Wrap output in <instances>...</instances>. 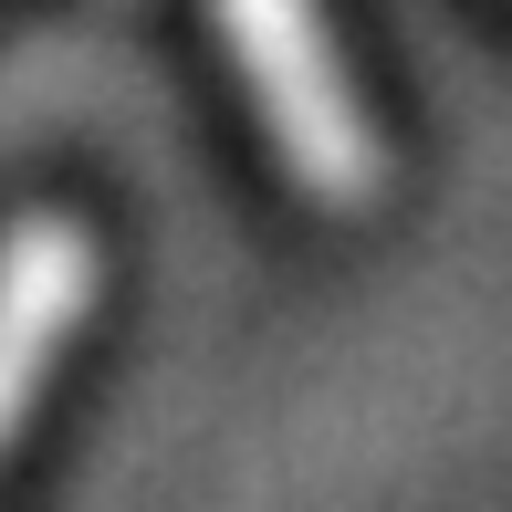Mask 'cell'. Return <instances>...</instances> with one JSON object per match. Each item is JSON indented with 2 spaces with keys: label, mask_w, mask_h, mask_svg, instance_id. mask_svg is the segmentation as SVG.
<instances>
[{
  "label": "cell",
  "mask_w": 512,
  "mask_h": 512,
  "mask_svg": "<svg viewBox=\"0 0 512 512\" xmlns=\"http://www.w3.org/2000/svg\"><path fill=\"white\" fill-rule=\"evenodd\" d=\"M209 32H220V53L241 74L251 115H262L283 178L314 209L356 220L377 199V178H387V147H377V115L356 105V84L335 63L324 0H209Z\"/></svg>",
  "instance_id": "1"
},
{
  "label": "cell",
  "mask_w": 512,
  "mask_h": 512,
  "mask_svg": "<svg viewBox=\"0 0 512 512\" xmlns=\"http://www.w3.org/2000/svg\"><path fill=\"white\" fill-rule=\"evenodd\" d=\"M95 283H105V251L84 220L32 209L0 230V450L53 387V356L74 345V324L95 314Z\"/></svg>",
  "instance_id": "2"
}]
</instances>
